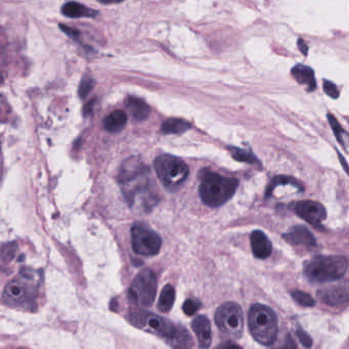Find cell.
Listing matches in <instances>:
<instances>
[{"label":"cell","mask_w":349,"mask_h":349,"mask_svg":"<svg viewBox=\"0 0 349 349\" xmlns=\"http://www.w3.org/2000/svg\"><path fill=\"white\" fill-rule=\"evenodd\" d=\"M121 192L130 208L139 212L151 211L159 202L150 168L139 158L124 161L118 175Z\"/></svg>","instance_id":"1"},{"label":"cell","mask_w":349,"mask_h":349,"mask_svg":"<svg viewBox=\"0 0 349 349\" xmlns=\"http://www.w3.org/2000/svg\"><path fill=\"white\" fill-rule=\"evenodd\" d=\"M129 320L136 327L157 335L174 348H190L193 339L189 332L181 326H176L170 320L153 312L136 310L129 314Z\"/></svg>","instance_id":"2"},{"label":"cell","mask_w":349,"mask_h":349,"mask_svg":"<svg viewBox=\"0 0 349 349\" xmlns=\"http://www.w3.org/2000/svg\"><path fill=\"white\" fill-rule=\"evenodd\" d=\"M239 182L235 178L218 173L206 172L202 178L199 193L202 201L209 207L216 208L226 203L235 195Z\"/></svg>","instance_id":"3"},{"label":"cell","mask_w":349,"mask_h":349,"mask_svg":"<svg viewBox=\"0 0 349 349\" xmlns=\"http://www.w3.org/2000/svg\"><path fill=\"white\" fill-rule=\"evenodd\" d=\"M39 284L33 271H23L10 281L4 291L3 299L6 304L12 307L32 308L35 302Z\"/></svg>","instance_id":"4"},{"label":"cell","mask_w":349,"mask_h":349,"mask_svg":"<svg viewBox=\"0 0 349 349\" xmlns=\"http://www.w3.org/2000/svg\"><path fill=\"white\" fill-rule=\"evenodd\" d=\"M248 325L253 338L264 346L273 345L278 336V318L266 305L256 303L249 310Z\"/></svg>","instance_id":"5"},{"label":"cell","mask_w":349,"mask_h":349,"mask_svg":"<svg viewBox=\"0 0 349 349\" xmlns=\"http://www.w3.org/2000/svg\"><path fill=\"white\" fill-rule=\"evenodd\" d=\"M348 262L343 256H316L304 267L306 278L314 283L340 280L346 273Z\"/></svg>","instance_id":"6"},{"label":"cell","mask_w":349,"mask_h":349,"mask_svg":"<svg viewBox=\"0 0 349 349\" xmlns=\"http://www.w3.org/2000/svg\"><path fill=\"white\" fill-rule=\"evenodd\" d=\"M157 176L169 191L179 189L190 175L189 166L179 158L171 155H161L154 162Z\"/></svg>","instance_id":"7"},{"label":"cell","mask_w":349,"mask_h":349,"mask_svg":"<svg viewBox=\"0 0 349 349\" xmlns=\"http://www.w3.org/2000/svg\"><path fill=\"white\" fill-rule=\"evenodd\" d=\"M157 292V278L153 271H141L132 281L128 290L129 301L143 308L150 307L155 300Z\"/></svg>","instance_id":"8"},{"label":"cell","mask_w":349,"mask_h":349,"mask_svg":"<svg viewBox=\"0 0 349 349\" xmlns=\"http://www.w3.org/2000/svg\"><path fill=\"white\" fill-rule=\"evenodd\" d=\"M215 323L219 331L230 339H239L244 329L243 311L239 304L226 302L215 312Z\"/></svg>","instance_id":"9"},{"label":"cell","mask_w":349,"mask_h":349,"mask_svg":"<svg viewBox=\"0 0 349 349\" xmlns=\"http://www.w3.org/2000/svg\"><path fill=\"white\" fill-rule=\"evenodd\" d=\"M131 239L133 251L142 256H155L162 246V240L157 232L141 222L132 226Z\"/></svg>","instance_id":"10"},{"label":"cell","mask_w":349,"mask_h":349,"mask_svg":"<svg viewBox=\"0 0 349 349\" xmlns=\"http://www.w3.org/2000/svg\"><path fill=\"white\" fill-rule=\"evenodd\" d=\"M295 213L312 225H318L327 217L325 207L315 201H300L294 206Z\"/></svg>","instance_id":"11"},{"label":"cell","mask_w":349,"mask_h":349,"mask_svg":"<svg viewBox=\"0 0 349 349\" xmlns=\"http://www.w3.org/2000/svg\"><path fill=\"white\" fill-rule=\"evenodd\" d=\"M317 296L323 302L329 305L338 306L344 304L349 301V283L344 282L321 289L318 291Z\"/></svg>","instance_id":"12"},{"label":"cell","mask_w":349,"mask_h":349,"mask_svg":"<svg viewBox=\"0 0 349 349\" xmlns=\"http://www.w3.org/2000/svg\"><path fill=\"white\" fill-rule=\"evenodd\" d=\"M283 238L292 245L305 246L307 248H312L316 245L314 237L304 226H294L283 235Z\"/></svg>","instance_id":"13"},{"label":"cell","mask_w":349,"mask_h":349,"mask_svg":"<svg viewBox=\"0 0 349 349\" xmlns=\"http://www.w3.org/2000/svg\"><path fill=\"white\" fill-rule=\"evenodd\" d=\"M192 329L197 336L199 346L201 348H208L212 342V332L209 319L205 315L197 316L192 323Z\"/></svg>","instance_id":"14"},{"label":"cell","mask_w":349,"mask_h":349,"mask_svg":"<svg viewBox=\"0 0 349 349\" xmlns=\"http://www.w3.org/2000/svg\"><path fill=\"white\" fill-rule=\"evenodd\" d=\"M251 248L254 256L259 259H266L272 254V243L263 231L254 230L251 237Z\"/></svg>","instance_id":"15"},{"label":"cell","mask_w":349,"mask_h":349,"mask_svg":"<svg viewBox=\"0 0 349 349\" xmlns=\"http://www.w3.org/2000/svg\"><path fill=\"white\" fill-rule=\"evenodd\" d=\"M125 104L135 120L145 121L149 118L150 113H151V108L143 99L135 97V96H129Z\"/></svg>","instance_id":"16"},{"label":"cell","mask_w":349,"mask_h":349,"mask_svg":"<svg viewBox=\"0 0 349 349\" xmlns=\"http://www.w3.org/2000/svg\"><path fill=\"white\" fill-rule=\"evenodd\" d=\"M293 78L302 85H306L308 91H313L316 88V81L314 78V72L313 70L304 65H296L291 70Z\"/></svg>","instance_id":"17"},{"label":"cell","mask_w":349,"mask_h":349,"mask_svg":"<svg viewBox=\"0 0 349 349\" xmlns=\"http://www.w3.org/2000/svg\"><path fill=\"white\" fill-rule=\"evenodd\" d=\"M127 123V116L123 111H115L103 119V127L109 132H119Z\"/></svg>","instance_id":"18"},{"label":"cell","mask_w":349,"mask_h":349,"mask_svg":"<svg viewBox=\"0 0 349 349\" xmlns=\"http://www.w3.org/2000/svg\"><path fill=\"white\" fill-rule=\"evenodd\" d=\"M62 13L64 16L68 18H81V17H94L97 15L96 12H93L92 10L87 9L86 7L75 3L71 2L63 6L62 8Z\"/></svg>","instance_id":"19"},{"label":"cell","mask_w":349,"mask_h":349,"mask_svg":"<svg viewBox=\"0 0 349 349\" xmlns=\"http://www.w3.org/2000/svg\"><path fill=\"white\" fill-rule=\"evenodd\" d=\"M191 123L177 118H171L163 122L161 126V132L164 135H180L191 128Z\"/></svg>","instance_id":"20"},{"label":"cell","mask_w":349,"mask_h":349,"mask_svg":"<svg viewBox=\"0 0 349 349\" xmlns=\"http://www.w3.org/2000/svg\"><path fill=\"white\" fill-rule=\"evenodd\" d=\"M175 301V289L167 285L161 292L159 301H158V308L162 312H168L173 307Z\"/></svg>","instance_id":"21"},{"label":"cell","mask_w":349,"mask_h":349,"mask_svg":"<svg viewBox=\"0 0 349 349\" xmlns=\"http://www.w3.org/2000/svg\"><path fill=\"white\" fill-rule=\"evenodd\" d=\"M328 120L331 124V127L338 140V142L342 145V147L349 153V135H347L342 127L340 126V124L337 122V120L335 119V117L331 114H328Z\"/></svg>","instance_id":"22"},{"label":"cell","mask_w":349,"mask_h":349,"mask_svg":"<svg viewBox=\"0 0 349 349\" xmlns=\"http://www.w3.org/2000/svg\"><path fill=\"white\" fill-rule=\"evenodd\" d=\"M229 150H230L232 158H235L237 161L246 162V163H250V164H257L258 163L257 158L250 151H245V150H241L238 148H229Z\"/></svg>","instance_id":"23"},{"label":"cell","mask_w":349,"mask_h":349,"mask_svg":"<svg viewBox=\"0 0 349 349\" xmlns=\"http://www.w3.org/2000/svg\"><path fill=\"white\" fill-rule=\"evenodd\" d=\"M291 295L292 297L294 298V300L300 304L301 306H304V307H311L315 304V301L314 299L311 297V295L303 292V291H298V290H295V291H292L291 292Z\"/></svg>","instance_id":"24"},{"label":"cell","mask_w":349,"mask_h":349,"mask_svg":"<svg viewBox=\"0 0 349 349\" xmlns=\"http://www.w3.org/2000/svg\"><path fill=\"white\" fill-rule=\"evenodd\" d=\"M284 183H291L292 185L296 186L298 190H301V191L303 190L302 186H301V184H300V182L297 181V180H295L294 178L289 177V176H277L276 178H274V180H273L272 183L270 184V187H269V190H267V192H266V196L269 197V196L272 194L273 190H274L278 184H284Z\"/></svg>","instance_id":"25"},{"label":"cell","mask_w":349,"mask_h":349,"mask_svg":"<svg viewBox=\"0 0 349 349\" xmlns=\"http://www.w3.org/2000/svg\"><path fill=\"white\" fill-rule=\"evenodd\" d=\"M95 85V81L91 78V77H88V76H85L81 82H80V85H79V88H78V94L81 98H84L86 97L89 92L93 89Z\"/></svg>","instance_id":"26"},{"label":"cell","mask_w":349,"mask_h":349,"mask_svg":"<svg viewBox=\"0 0 349 349\" xmlns=\"http://www.w3.org/2000/svg\"><path fill=\"white\" fill-rule=\"evenodd\" d=\"M201 303L198 300L195 299H187L184 303H183V312L186 315H193L197 312V310L200 308Z\"/></svg>","instance_id":"27"},{"label":"cell","mask_w":349,"mask_h":349,"mask_svg":"<svg viewBox=\"0 0 349 349\" xmlns=\"http://www.w3.org/2000/svg\"><path fill=\"white\" fill-rule=\"evenodd\" d=\"M323 88L325 90V92L332 98H338L340 95V92L338 90V87L335 85V83H333L332 81L329 80H324L323 83Z\"/></svg>","instance_id":"28"},{"label":"cell","mask_w":349,"mask_h":349,"mask_svg":"<svg viewBox=\"0 0 349 349\" xmlns=\"http://www.w3.org/2000/svg\"><path fill=\"white\" fill-rule=\"evenodd\" d=\"M297 336L300 340V342L302 343V345L304 347H311L312 346V340L309 337V335H307V333H305L303 330L298 329L297 330Z\"/></svg>","instance_id":"29"},{"label":"cell","mask_w":349,"mask_h":349,"mask_svg":"<svg viewBox=\"0 0 349 349\" xmlns=\"http://www.w3.org/2000/svg\"><path fill=\"white\" fill-rule=\"evenodd\" d=\"M61 30L66 33L70 38L72 39H75V40H78L79 36H80V32L74 28H71V27H68V26H65V25H61L60 26Z\"/></svg>","instance_id":"30"},{"label":"cell","mask_w":349,"mask_h":349,"mask_svg":"<svg viewBox=\"0 0 349 349\" xmlns=\"http://www.w3.org/2000/svg\"><path fill=\"white\" fill-rule=\"evenodd\" d=\"M297 45H298V47H299V50H300L304 56H307V53H308V46L305 44V42H304L301 38L298 39Z\"/></svg>","instance_id":"31"},{"label":"cell","mask_w":349,"mask_h":349,"mask_svg":"<svg viewBox=\"0 0 349 349\" xmlns=\"http://www.w3.org/2000/svg\"><path fill=\"white\" fill-rule=\"evenodd\" d=\"M93 103H94V100H91V101H89L87 104H85V106H84V114H85V115L89 114V113L92 111Z\"/></svg>","instance_id":"32"},{"label":"cell","mask_w":349,"mask_h":349,"mask_svg":"<svg viewBox=\"0 0 349 349\" xmlns=\"http://www.w3.org/2000/svg\"><path fill=\"white\" fill-rule=\"evenodd\" d=\"M100 4L103 5H113V4H120L123 0H98Z\"/></svg>","instance_id":"33"}]
</instances>
